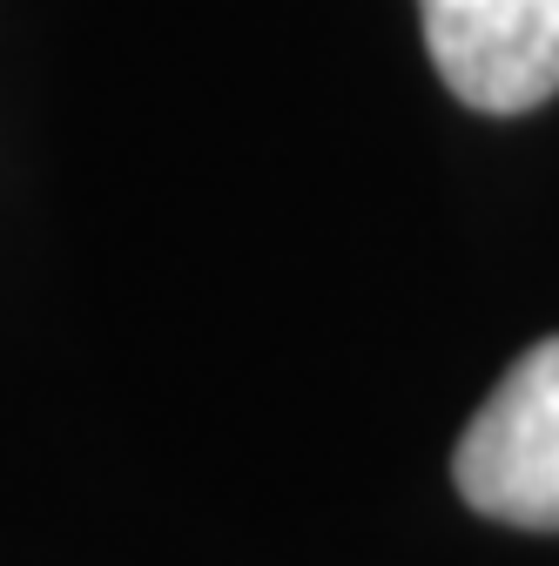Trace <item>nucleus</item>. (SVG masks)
Masks as SVG:
<instances>
[{
  "mask_svg": "<svg viewBox=\"0 0 559 566\" xmlns=\"http://www.w3.org/2000/svg\"><path fill=\"white\" fill-rule=\"evenodd\" d=\"M452 485L499 526L559 533V337H539L472 411Z\"/></svg>",
  "mask_w": 559,
  "mask_h": 566,
  "instance_id": "obj_1",
  "label": "nucleus"
},
{
  "mask_svg": "<svg viewBox=\"0 0 559 566\" xmlns=\"http://www.w3.org/2000/svg\"><path fill=\"white\" fill-rule=\"evenodd\" d=\"M425 54L478 115H526L559 95V0H418Z\"/></svg>",
  "mask_w": 559,
  "mask_h": 566,
  "instance_id": "obj_2",
  "label": "nucleus"
}]
</instances>
